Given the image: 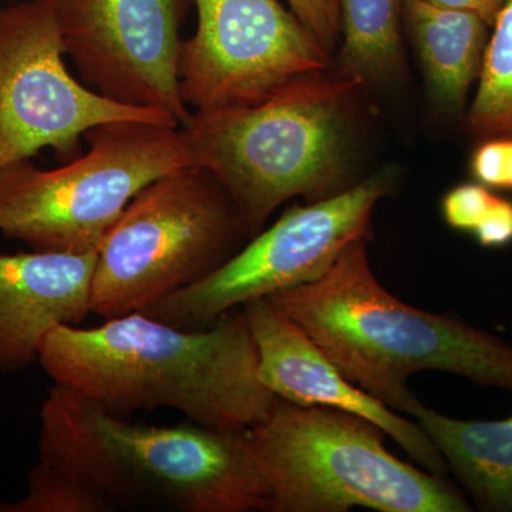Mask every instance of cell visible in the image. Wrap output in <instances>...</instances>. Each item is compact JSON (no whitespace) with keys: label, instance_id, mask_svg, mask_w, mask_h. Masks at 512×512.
<instances>
[{"label":"cell","instance_id":"1","mask_svg":"<svg viewBox=\"0 0 512 512\" xmlns=\"http://www.w3.org/2000/svg\"><path fill=\"white\" fill-rule=\"evenodd\" d=\"M37 362L56 386L120 416L173 409L210 429L248 430L278 400L259 380L244 311L202 329L177 328L144 312L94 328L57 326Z\"/></svg>","mask_w":512,"mask_h":512},{"label":"cell","instance_id":"2","mask_svg":"<svg viewBox=\"0 0 512 512\" xmlns=\"http://www.w3.org/2000/svg\"><path fill=\"white\" fill-rule=\"evenodd\" d=\"M39 419V461L90 485L114 510L269 511L248 430L133 423L56 384Z\"/></svg>","mask_w":512,"mask_h":512},{"label":"cell","instance_id":"3","mask_svg":"<svg viewBox=\"0 0 512 512\" xmlns=\"http://www.w3.org/2000/svg\"><path fill=\"white\" fill-rule=\"evenodd\" d=\"M356 239L319 281L266 301L293 320L350 382L390 409L419 402L407 380L424 370L512 390V346L453 315L412 308L373 275L367 242Z\"/></svg>","mask_w":512,"mask_h":512},{"label":"cell","instance_id":"4","mask_svg":"<svg viewBox=\"0 0 512 512\" xmlns=\"http://www.w3.org/2000/svg\"><path fill=\"white\" fill-rule=\"evenodd\" d=\"M360 84L303 74L254 106L192 111L185 124L197 165L227 188L254 234L295 197L346 190Z\"/></svg>","mask_w":512,"mask_h":512},{"label":"cell","instance_id":"5","mask_svg":"<svg viewBox=\"0 0 512 512\" xmlns=\"http://www.w3.org/2000/svg\"><path fill=\"white\" fill-rule=\"evenodd\" d=\"M384 437L356 414L276 400L269 416L248 429L269 511H471L446 477L394 457Z\"/></svg>","mask_w":512,"mask_h":512},{"label":"cell","instance_id":"6","mask_svg":"<svg viewBox=\"0 0 512 512\" xmlns=\"http://www.w3.org/2000/svg\"><path fill=\"white\" fill-rule=\"evenodd\" d=\"M254 237L241 208L210 170L177 168L138 192L101 244L92 315L146 312L217 271Z\"/></svg>","mask_w":512,"mask_h":512},{"label":"cell","instance_id":"7","mask_svg":"<svg viewBox=\"0 0 512 512\" xmlns=\"http://www.w3.org/2000/svg\"><path fill=\"white\" fill-rule=\"evenodd\" d=\"M87 153L53 170L0 171V234L32 251L97 254L130 201L157 178L197 165L183 127L120 121L87 131Z\"/></svg>","mask_w":512,"mask_h":512},{"label":"cell","instance_id":"8","mask_svg":"<svg viewBox=\"0 0 512 512\" xmlns=\"http://www.w3.org/2000/svg\"><path fill=\"white\" fill-rule=\"evenodd\" d=\"M390 177L375 174L325 200L295 205L217 271L144 313L202 329L239 306L319 281L349 244L372 238L373 211L392 187Z\"/></svg>","mask_w":512,"mask_h":512},{"label":"cell","instance_id":"9","mask_svg":"<svg viewBox=\"0 0 512 512\" xmlns=\"http://www.w3.org/2000/svg\"><path fill=\"white\" fill-rule=\"evenodd\" d=\"M64 56L55 13L45 0L0 8V171L46 148L74 160L87 131L103 124L181 127L164 111L94 92L69 72Z\"/></svg>","mask_w":512,"mask_h":512},{"label":"cell","instance_id":"10","mask_svg":"<svg viewBox=\"0 0 512 512\" xmlns=\"http://www.w3.org/2000/svg\"><path fill=\"white\" fill-rule=\"evenodd\" d=\"M197 30L183 40L178 82L191 111L254 106L329 53L278 0H194Z\"/></svg>","mask_w":512,"mask_h":512},{"label":"cell","instance_id":"11","mask_svg":"<svg viewBox=\"0 0 512 512\" xmlns=\"http://www.w3.org/2000/svg\"><path fill=\"white\" fill-rule=\"evenodd\" d=\"M84 84L119 103L191 119L178 82L190 0H45Z\"/></svg>","mask_w":512,"mask_h":512},{"label":"cell","instance_id":"12","mask_svg":"<svg viewBox=\"0 0 512 512\" xmlns=\"http://www.w3.org/2000/svg\"><path fill=\"white\" fill-rule=\"evenodd\" d=\"M258 353V376L278 399L299 406L328 407L372 421L407 456L434 476L448 466L417 421L399 416L360 389L293 320L266 299L242 306Z\"/></svg>","mask_w":512,"mask_h":512},{"label":"cell","instance_id":"13","mask_svg":"<svg viewBox=\"0 0 512 512\" xmlns=\"http://www.w3.org/2000/svg\"><path fill=\"white\" fill-rule=\"evenodd\" d=\"M97 254H0V372L18 373L39 360L47 333L82 325Z\"/></svg>","mask_w":512,"mask_h":512},{"label":"cell","instance_id":"14","mask_svg":"<svg viewBox=\"0 0 512 512\" xmlns=\"http://www.w3.org/2000/svg\"><path fill=\"white\" fill-rule=\"evenodd\" d=\"M403 25L434 103L447 113H461L480 77L490 26L476 13L424 0H403Z\"/></svg>","mask_w":512,"mask_h":512},{"label":"cell","instance_id":"15","mask_svg":"<svg viewBox=\"0 0 512 512\" xmlns=\"http://www.w3.org/2000/svg\"><path fill=\"white\" fill-rule=\"evenodd\" d=\"M410 414L481 510L512 512V416L451 419L420 400Z\"/></svg>","mask_w":512,"mask_h":512},{"label":"cell","instance_id":"16","mask_svg":"<svg viewBox=\"0 0 512 512\" xmlns=\"http://www.w3.org/2000/svg\"><path fill=\"white\" fill-rule=\"evenodd\" d=\"M340 73L382 87L403 73V0H338Z\"/></svg>","mask_w":512,"mask_h":512},{"label":"cell","instance_id":"17","mask_svg":"<svg viewBox=\"0 0 512 512\" xmlns=\"http://www.w3.org/2000/svg\"><path fill=\"white\" fill-rule=\"evenodd\" d=\"M467 128L484 138L512 136V0L498 13L481 64Z\"/></svg>","mask_w":512,"mask_h":512},{"label":"cell","instance_id":"18","mask_svg":"<svg viewBox=\"0 0 512 512\" xmlns=\"http://www.w3.org/2000/svg\"><path fill=\"white\" fill-rule=\"evenodd\" d=\"M109 501L79 478L37 461L29 471L25 497L0 503V512H107Z\"/></svg>","mask_w":512,"mask_h":512},{"label":"cell","instance_id":"19","mask_svg":"<svg viewBox=\"0 0 512 512\" xmlns=\"http://www.w3.org/2000/svg\"><path fill=\"white\" fill-rule=\"evenodd\" d=\"M498 195L478 183L456 185L441 200V214L448 227L473 235Z\"/></svg>","mask_w":512,"mask_h":512},{"label":"cell","instance_id":"20","mask_svg":"<svg viewBox=\"0 0 512 512\" xmlns=\"http://www.w3.org/2000/svg\"><path fill=\"white\" fill-rule=\"evenodd\" d=\"M470 173L490 190L512 191V136L481 140L471 154Z\"/></svg>","mask_w":512,"mask_h":512},{"label":"cell","instance_id":"21","mask_svg":"<svg viewBox=\"0 0 512 512\" xmlns=\"http://www.w3.org/2000/svg\"><path fill=\"white\" fill-rule=\"evenodd\" d=\"M301 20L326 52L332 53L339 40V12L336 0H288Z\"/></svg>","mask_w":512,"mask_h":512},{"label":"cell","instance_id":"22","mask_svg":"<svg viewBox=\"0 0 512 512\" xmlns=\"http://www.w3.org/2000/svg\"><path fill=\"white\" fill-rule=\"evenodd\" d=\"M473 237L484 248H504L512 244V201L497 197Z\"/></svg>","mask_w":512,"mask_h":512},{"label":"cell","instance_id":"23","mask_svg":"<svg viewBox=\"0 0 512 512\" xmlns=\"http://www.w3.org/2000/svg\"><path fill=\"white\" fill-rule=\"evenodd\" d=\"M424 2L444 6V8L476 13L490 28H493L495 19H497L500 10L503 9L505 0H424Z\"/></svg>","mask_w":512,"mask_h":512},{"label":"cell","instance_id":"24","mask_svg":"<svg viewBox=\"0 0 512 512\" xmlns=\"http://www.w3.org/2000/svg\"><path fill=\"white\" fill-rule=\"evenodd\" d=\"M336 2H338V0H336Z\"/></svg>","mask_w":512,"mask_h":512}]
</instances>
